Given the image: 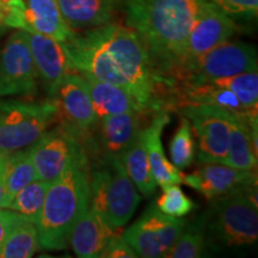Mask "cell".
<instances>
[{
  "instance_id": "obj_10",
  "label": "cell",
  "mask_w": 258,
  "mask_h": 258,
  "mask_svg": "<svg viewBox=\"0 0 258 258\" xmlns=\"http://www.w3.org/2000/svg\"><path fill=\"white\" fill-rule=\"evenodd\" d=\"M38 80L28 32L19 29L8 38L0 56V97L36 95Z\"/></svg>"
},
{
  "instance_id": "obj_34",
  "label": "cell",
  "mask_w": 258,
  "mask_h": 258,
  "mask_svg": "<svg viewBox=\"0 0 258 258\" xmlns=\"http://www.w3.org/2000/svg\"><path fill=\"white\" fill-rule=\"evenodd\" d=\"M24 219L19 213L11 211V209H0V251L3 249L5 240L8 239L9 234L17 226L19 222L23 221Z\"/></svg>"
},
{
  "instance_id": "obj_17",
  "label": "cell",
  "mask_w": 258,
  "mask_h": 258,
  "mask_svg": "<svg viewBox=\"0 0 258 258\" xmlns=\"http://www.w3.org/2000/svg\"><path fill=\"white\" fill-rule=\"evenodd\" d=\"M257 114L232 116L226 165L254 171L257 167Z\"/></svg>"
},
{
  "instance_id": "obj_21",
  "label": "cell",
  "mask_w": 258,
  "mask_h": 258,
  "mask_svg": "<svg viewBox=\"0 0 258 258\" xmlns=\"http://www.w3.org/2000/svg\"><path fill=\"white\" fill-rule=\"evenodd\" d=\"M123 112V114L109 115L99 118L101 129V144L108 156L120 157L121 153L133 143L140 133L143 124L144 112Z\"/></svg>"
},
{
  "instance_id": "obj_6",
  "label": "cell",
  "mask_w": 258,
  "mask_h": 258,
  "mask_svg": "<svg viewBox=\"0 0 258 258\" xmlns=\"http://www.w3.org/2000/svg\"><path fill=\"white\" fill-rule=\"evenodd\" d=\"M57 118L55 102H0V154L30 147Z\"/></svg>"
},
{
  "instance_id": "obj_19",
  "label": "cell",
  "mask_w": 258,
  "mask_h": 258,
  "mask_svg": "<svg viewBox=\"0 0 258 258\" xmlns=\"http://www.w3.org/2000/svg\"><path fill=\"white\" fill-rule=\"evenodd\" d=\"M116 231L89 206L73 226L69 243L78 257H99L108 241L116 235Z\"/></svg>"
},
{
  "instance_id": "obj_24",
  "label": "cell",
  "mask_w": 258,
  "mask_h": 258,
  "mask_svg": "<svg viewBox=\"0 0 258 258\" xmlns=\"http://www.w3.org/2000/svg\"><path fill=\"white\" fill-rule=\"evenodd\" d=\"M118 158L139 191L145 196L152 195L156 191L157 183L151 171L150 160L145 146L144 129Z\"/></svg>"
},
{
  "instance_id": "obj_7",
  "label": "cell",
  "mask_w": 258,
  "mask_h": 258,
  "mask_svg": "<svg viewBox=\"0 0 258 258\" xmlns=\"http://www.w3.org/2000/svg\"><path fill=\"white\" fill-rule=\"evenodd\" d=\"M251 71H257L256 47L244 42L227 40L172 72H177L186 82H198Z\"/></svg>"
},
{
  "instance_id": "obj_15",
  "label": "cell",
  "mask_w": 258,
  "mask_h": 258,
  "mask_svg": "<svg viewBox=\"0 0 258 258\" xmlns=\"http://www.w3.org/2000/svg\"><path fill=\"white\" fill-rule=\"evenodd\" d=\"M183 183L208 200L257 184L253 171L239 170L225 164H205L199 170L183 175Z\"/></svg>"
},
{
  "instance_id": "obj_1",
  "label": "cell",
  "mask_w": 258,
  "mask_h": 258,
  "mask_svg": "<svg viewBox=\"0 0 258 258\" xmlns=\"http://www.w3.org/2000/svg\"><path fill=\"white\" fill-rule=\"evenodd\" d=\"M63 46L76 72L121 86L154 108L152 57L133 29L108 23L74 34Z\"/></svg>"
},
{
  "instance_id": "obj_5",
  "label": "cell",
  "mask_w": 258,
  "mask_h": 258,
  "mask_svg": "<svg viewBox=\"0 0 258 258\" xmlns=\"http://www.w3.org/2000/svg\"><path fill=\"white\" fill-rule=\"evenodd\" d=\"M206 224L226 246L252 245L258 238L257 184L214 199Z\"/></svg>"
},
{
  "instance_id": "obj_31",
  "label": "cell",
  "mask_w": 258,
  "mask_h": 258,
  "mask_svg": "<svg viewBox=\"0 0 258 258\" xmlns=\"http://www.w3.org/2000/svg\"><path fill=\"white\" fill-rule=\"evenodd\" d=\"M156 206L164 214L175 218H183L192 211L195 205L180 189L179 184H172L163 189Z\"/></svg>"
},
{
  "instance_id": "obj_26",
  "label": "cell",
  "mask_w": 258,
  "mask_h": 258,
  "mask_svg": "<svg viewBox=\"0 0 258 258\" xmlns=\"http://www.w3.org/2000/svg\"><path fill=\"white\" fill-rule=\"evenodd\" d=\"M40 249L36 225L24 219L16 226L8 239L5 240L0 257L3 258H29Z\"/></svg>"
},
{
  "instance_id": "obj_20",
  "label": "cell",
  "mask_w": 258,
  "mask_h": 258,
  "mask_svg": "<svg viewBox=\"0 0 258 258\" xmlns=\"http://www.w3.org/2000/svg\"><path fill=\"white\" fill-rule=\"evenodd\" d=\"M88 84L90 96L97 117L123 114V112L151 110L127 90L114 84L95 79L88 74H82Z\"/></svg>"
},
{
  "instance_id": "obj_13",
  "label": "cell",
  "mask_w": 258,
  "mask_h": 258,
  "mask_svg": "<svg viewBox=\"0 0 258 258\" xmlns=\"http://www.w3.org/2000/svg\"><path fill=\"white\" fill-rule=\"evenodd\" d=\"M235 31L237 25L233 19L208 2L194 22L179 62L171 72L230 40Z\"/></svg>"
},
{
  "instance_id": "obj_32",
  "label": "cell",
  "mask_w": 258,
  "mask_h": 258,
  "mask_svg": "<svg viewBox=\"0 0 258 258\" xmlns=\"http://www.w3.org/2000/svg\"><path fill=\"white\" fill-rule=\"evenodd\" d=\"M228 17L253 18L258 12V0H208Z\"/></svg>"
},
{
  "instance_id": "obj_23",
  "label": "cell",
  "mask_w": 258,
  "mask_h": 258,
  "mask_svg": "<svg viewBox=\"0 0 258 258\" xmlns=\"http://www.w3.org/2000/svg\"><path fill=\"white\" fill-rule=\"evenodd\" d=\"M182 105H211L225 109L234 114L254 115L257 112H249L241 105L234 93L227 89L221 88L209 80L186 82L180 92Z\"/></svg>"
},
{
  "instance_id": "obj_16",
  "label": "cell",
  "mask_w": 258,
  "mask_h": 258,
  "mask_svg": "<svg viewBox=\"0 0 258 258\" xmlns=\"http://www.w3.org/2000/svg\"><path fill=\"white\" fill-rule=\"evenodd\" d=\"M28 41L38 77L48 95L53 97L64 76L76 72L66 48L61 42L37 32H28Z\"/></svg>"
},
{
  "instance_id": "obj_3",
  "label": "cell",
  "mask_w": 258,
  "mask_h": 258,
  "mask_svg": "<svg viewBox=\"0 0 258 258\" xmlns=\"http://www.w3.org/2000/svg\"><path fill=\"white\" fill-rule=\"evenodd\" d=\"M90 206L88 160L69 167L48 186L36 225L40 249H66L73 226Z\"/></svg>"
},
{
  "instance_id": "obj_2",
  "label": "cell",
  "mask_w": 258,
  "mask_h": 258,
  "mask_svg": "<svg viewBox=\"0 0 258 258\" xmlns=\"http://www.w3.org/2000/svg\"><path fill=\"white\" fill-rule=\"evenodd\" d=\"M208 0H124L127 27L151 57L171 71L179 62L194 22Z\"/></svg>"
},
{
  "instance_id": "obj_9",
  "label": "cell",
  "mask_w": 258,
  "mask_h": 258,
  "mask_svg": "<svg viewBox=\"0 0 258 258\" xmlns=\"http://www.w3.org/2000/svg\"><path fill=\"white\" fill-rule=\"evenodd\" d=\"M182 114L199 140V160L203 164H225L228 153L231 112L218 106L184 105Z\"/></svg>"
},
{
  "instance_id": "obj_4",
  "label": "cell",
  "mask_w": 258,
  "mask_h": 258,
  "mask_svg": "<svg viewBox=\"0 0 258 258\" xmlns=\"http://www.w3.org/2000/svg\"><path fill=\"white\" fill-rule=\"evenodd\" d=\"M140 196L121 159L108 156L90 177V207L114 230L123 227L137 211Z\"/></svg>"
},
{
  "instance_id": "obj_30",
  "label": "cell",
  "mask_w": 258,
  "mask_h": 258,
  "mask_svg": "<svg viewBox=\"0 0 258 258\" xmlns=\"http://www.w3.org/2000/svg\"><path fill=\"white\" fill-rule=\"evenodd\" d=\"M170 156L177 169L183 170L191 165L196 156V143L189 120L183 116L170 143Z\"/></svg>"
},
{
  "instance_id": "obj_36",
  "label": "cell",
  "mask_w": 258,
  "mask_h": 258,
  "mask_svg": "<svg viewBox=\"0 0 258 258\" xmlns=\"http://www.w3.org/2000/svg\"><path fill=\"white\" fill-rule=\"evenodd\" d=\"M4 17H5V14H4V5H3V3L0 2V31H2V28L4 27Z\"/></svg>"
},
{
  "instance_id": "obj_11",
  "label": "cell",
  "mask_w": 258,
  "mask_h": 258,
  "mask_svg": "<svg viewBox=\"0 0 258 258\" xmlns=\"http://www.w3.org/2000/svg\"><path fill=\"white\" fill-rule=\"evenodd\" d=\"M30 156L37 179L51 183L69 167L86 160L78 139L66 127L47 131L30 146Z\"/></svg>"
},
{
  "instance_id": "obj_12",
  "label": "cell",
  "mask_w": 258,
  "mask_h": 258,
  "mask_svg": "<svg viewBox=\"0 0 258 258\" xmlns=\"http://www.w3.org/2000/svg\"><path fill=\"white\" fill-rule=\"evenodd\" d=\"M3 5L6 27L46 35L61 43L76 34L64 22L56 0H9Z\"/></svg>"
},
{
  "instance_id": "obj_33",
  "label": "cell",
  "mask_w": 258,
  "mask_h": 258,
  "mask_svg": "<svg viewBox=\"0 0 258 258\" xmlns=\"http://www.w3.org/2000/svg\"><path fill=\"white\" fill-rule=\"evenodd\" d=\"M101 258H134L138 257L135 251L132 249V246L123 237H120L118 234L114 235L108 244L105 245L104 249L99 253Z\"/></svg>"
},
{
  "instance_id": "obj_22",
  "label": "cell",
  "mask_w": 258,
  "mask_h": 258,
  "mask_svg": "<svg viewBox=\"0 0 258 258\" xmlns=\"http://www.w3.org/2000/svg\"><path fill=\"white\" fill-rule=\"evenodd\" d=\"M56 4L72 30H88L110 23L115 0H56Z\"/></svg>"
},
{
  "instance_id": "obj_25",
  "label": "cell",
  "mask_w": 258,
  "mask_h": 258,
  "mask_svg": "<svg viewBox=\"0 0 258 258\" xmlns=\"http://www.w3.org/2000/svg\"><path fill=\"white\" fill-rule=\"evenodd\" d=\"M3 158H4L5 198L2 208H8L9 203L12 201L16 194L29 183L37 179V176L31 160L30 147L11 153H4Z\"/></svg>"
},
{
  "instance_id": "obj_8",
  "label": "cell",
  "mask_w": 258,
  "mask_h": 258,
  "mask_svg": "<svg viewBox=\"0 0 258 258\" xmlns=\"http://www.w3.org/2000/svg\"><path fill=\"white\" fill-rule=\"evenodd\" d=\"M185 225L180 218L164 214L156 205H151L122 237L139 257H166Z\"/></svg>"
},
{
  "instance_id": "obj_14",
  "label": "cell",
  "mask_w": 258,
  "mask_h": 258,
  "mask_svg": "<svg viewBox=\"0 0 258 258\" xmlns=\"http://www.w3.org/2000/svg\"><path fill=\"white\" fill-rule=\"evenodd\" d=\"M53 101L57 106V116H62L70 131L74 128L84 133L98 122L88 84L80 73L64 76L53 95Z\"/></svg>"
},
{
  "instance_id": "obj_35",
  "label": "cell",
  "mask_w": 258,
  "mask_h": 258,
  "mask_svg": "<svg viewBox=\"0 0 258 258\" xmlns=\"http://www.w3.org/2000/svg\"><path fill=\"white\" fill-rule=\"evenodd\" d=\"M5 198V180H4V158L0 154V208Z\"/></svg>"
},
{
  "instance_id": "obj_29",
  "label": "cell",
  "mask_w": 258,
  "mask_h": 258,
  "mask_svg": "<svg viewBox=\"0 0 258 258\" xmlns=\"http://www.w3.org/2000/svg\"><path fill=\"white\" fill-rule=\"evenodd\" d=\"M206 247V215L195 219L171 247L166 257L169 258H196L201 257Z\"/></svg>"
},
{
  "instance_id": "obj_28",
  "label": "cell",
  "mask_w": 258,
  "mask_h": 258,
  "mask_svg": "<svg viewBox=\"0 0 258 258\" xmlns=\"http://www.w3.org/2000/svg\"><path fill=\"white\" fill-rule=\"evenodd\" d=\"M50 183L41 179H35L23 189L16 194L8 208L25 217L34 224H36L40 217L44 199Z\"/></svg>"
},
{
  "instance_id": "obj_18",
  "label": "cell",
  "mask_w": 258,
  "mask_h": 258,
  "mask_svg": "<svg viewBox=\"0 0 258 258\" xmlns=\"http://www.w3.org/2000/svg\"><path fill=\"white\" fill-rule=\"evenodd\" d=\"M169 122L170 117L166 111L157 110L153 120L151 121L148 127L144 129L145 146L150 160L151 171L157 185H159L161 189L183 183L182 172L167 159L161 144V133Z\"/></svg>"
},
{
  "instance_id": "obj_27",
  "label": "cell",
  "mask_w": 258,
  "mask_h": 258,
  "mask_svg": "<svg viewBox=\"0 0 258 258\" xmlns=\"http://www.w3.org/2000/svg\"><path fill=\"white\" fill-rule=\"evenodd\" d=\"M221 88L234 93L241 105L249 112H257L258 105V73L257 71L235 74L224 78L207 79Z\"/></svg>"
}]
</instances>
